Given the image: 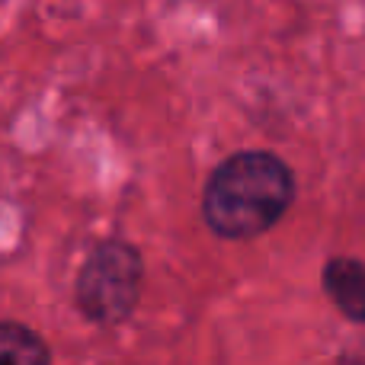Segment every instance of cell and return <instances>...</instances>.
<instances>
[{
  "label": "cell",
  "mask_w": 365,
  "mask_h": 365,
  "mask_svg": "<svg viewBox=\"0 0 365 365\" xmlns=\"http://www.w3.org/2000/svg\"><path fill=\"white\" fill-rule=\"evenodd\" d=\"M0 362L42 365L51 362V349L32 327L19 321H0Z\"/></svg>",
  "instance_id": "277c9868"
},
{
  "label": "cell",
  "mask_w": 365,
  "mask_h": 365,
  "mask_svg": "<svg viewBox=\"0 0 365 365\" xmlns=\"http://www.w3.org/2000/svg\"><path fill=\"white\" fill-rule=\"evenodd\" d=\"M327 298L356 324H365V263L349 257H334L324 266Z\"/></svg>",
  "instance_id": "3957f363"
},
{
  "label": "cell",
  "mask_w": 365,
  "mask_h": 365,
  "mask_svg": "<svg viewBox=\"0 0 365 365\" xmlns=\"http://www.w3.org/2000/svg\"><path fill=\"white\" fill-rule=\"evenodd\" d=\"M145 259L138 247L122 237H106L87 253L74 282V304L96 327H115L138 308Z\"/></svg>",
  "instance_id": "7a4b0ae2"
},
{
  "label": "cell",
  "mask_w": 365,
  "mask_h": 365,
  "mask_svg": "<svg viewBox=\"0 0 365 365\" xmlns=\"http://www.w3.org/2000/svg\"><path fill=\"white\" fill-rule=\"evenodd\" d=\"M295 202V173L272 151H237L202 189V218L225 240L266 234Z\"/></svg>",
  "instance_id": "6da1fadb"
}]
</instances>
